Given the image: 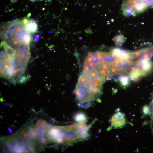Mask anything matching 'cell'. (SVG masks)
<instances>
[{
	"mask_svg": "<svg viewBox=\"0 0 153 153\" xmlns=\"http://www.w3.org/2000/svg\"><path fill=\"white\" fill-rule=\"evenodd\" d=\"M118 79L122 86H126L129 85V78L126 75H120L118 77Z\"/></svg>",
	"mask_w": 153,
	"mask_h": 153,
	"instance_id": "8992f818",
	"label": "cell"
},
{
	"mask_svg": "<svg viewBox=\"0 0 153 153\" xmlns=\"http://www.w3.org/2000/svg\"><path fill=\"white\" fill-rule=\"evenodd\" d=\"M144 112L146 114H148L150 113L149 108L147 106H145L144 108Z\"/></svg>",
	"mask_w": 153,
	"mask_h": 153,
	"instance_id": "9c48e42d",
	"label": "cell"
},
{
	"mask_svg": "<svg viewBox=\"0 0 153 153\" xmlns=\"http://www.w3.org/2000/svg\"><path fill=\"white\" fill-rule=\"evenodd\" d=\"M145 75L139 67H137L134 71L129 73V75L131 79L134 81H138L141 76Z\"/></svg>",
	"mask_w": 153,
	"mask_h": 153,
	"instance_id": "277c9868",
	"label": "cell"
},
{
	"mask_svg": "<svg viewBox=\"0 0 153 153\" xmlns=\"http://www.w3.org/2000/svg\"><path fill=\"white\" fill-rule=\"evenodd\" d=\"M138 66H139V68L146 75L150 72L152 69V63L150 58L143 60Z\"/></svg>",
	"mask_w": 153,
	"mask_h": 153,
	"instance_id": "3957f363",
	"label": "cell"
},
{
	"mask_svg": "<svg viewBox=\"0 0 153 153\" xmlns=\"http://www.w3.org/2000/svg\"><path fill=\"white\" fill-rule=\"evenodd\" d=\"M86 118L85 115L82 113H78L74 117L75 120L78 122H85Z\"/></svg>",
	"mask_w": 153,
	"mask_h": 153,
	"instance_id": "52a82bcc",
	"label": "cell"
},
{
	"mask_svg": "<svg viewBox=\"0 0 153 153\" xmlns=\"http://www.w3.org/2000/svg\"><path fill=\"white\" fill-rule=\"evenodd\" d=\"M25 26L27 31L30 33H35L38 30L37 22L33 19H25Z\"/></svg>",
	"mask_w": 153,
	"mask_h": 153,
	"instance_id": "7a4b0ae2",
	"label": "cell"
},
{
	"mask_svg": "<svg viewBox=\"0 0 153 153\" xmlns=\"http://www.w3.org/2000/svg\"><path fill=\"white\" fill-rule=\"evenodd\" d=\"M150 5L153 6V0H150Z\"/></svg>",
	"mask_w": 153,
	"mask_h": 153,
	"instance_id": "30bf717a",
	"label": "cell"
},
{
	"mask_svg": "<svg viewBox=\"0 0 153 153\" xmlns=\"http://www.w3.org/2000/svg\"><path fill=\"white\" fill-rule=\"evenodd\" d=\"M89 128L85 122L64 126H54L50 131V138L52 142L69 144L87 138Z\"/></svg>",
	"mask_w": 153,
	"mask_h": 153,
	"instance_id": "6da1fadb",
	"label": "cell"
},
{
	"mask_svg": "<svg viewBox=\"0 0 153 153\" xmlns=\"http://www.w3.org/2000/svg\"><path fill=\"white\" fill-rule=\"evenodd\" d=\"M26 66L27 63H20L19 66L20 72L23 73L26 69Z\"/></svg>",
	"mask_w": 153,
	"mask_h": 153,
	"instance_id": "ba28073f",
	"label": "cell"
},
{
	"mask_svg": "<svg viewBox=\"0 0 153 153\" xmlns=\"http://www.w3.org/2000/svg\"><path fill=\"white\" fill-rule=\"evenodd\" d=\"M31 0L33 2H35V1H41L42 0Z\"/></svg>",
	"mask_w": 153,
	"mask_h": 153,
	"instance_id": "8fae6325",
	"label": "cell"
},
{
	"mask_svg": "<svg viewBox=\"0 0 153 153\" xmlns=\"http://www.w3.org/2000/svg\"><path fill=\"white\" fill-rule=\"evenodd\" d=\"M112 40L116 45L120 46H122L126 41L124 36L122 34L115 36Z\"/></svg>",
	"mask_w": 153,
	"mask_h": 153,
	"instance_id": "5b68a950",
	"label": "cell"
}]
</instances>
